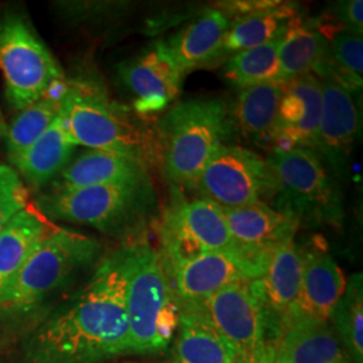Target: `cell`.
<instances>
[{
    "mask_svg": "<svg viewBox=\"0 0 363 363\" xmlns=\"http://www.w3.org/2000/svg\"><path fill=\"white\" fill-rule=\"evenodd\" d=\"M0 363H109L130 355L121 249L89 280L34 323L3 342Z\"/></svg>",
    "mask_w": 363,
    "mask_h": 363,
    "instance_id": "obj_1",
    "label": "cell"
},
{
    "mask_svg": "<svg viewBox=\"0 0 363 363\" xmlns=\"http://www.w3.org/2000/svg\"><path fill=\"white\" fill-rule=\"evenodd\" d=\"M99 240L52 228L0 289V340L18 334L67 298L78 279L100 262Z\"/></svg>",
    "mask_w": 363,
    "mask_h": 363,
    "instance_id": "obj_2",
    "label": "cell"
},
{
    "mask_svg": "<svg viewBox=\"0 0 363 363\" xmlns=\"http://www.w3.org/2000/svg\"><path fill=\"white\" fill-rule=\"evenodd\" d=\"M58 116L77 145L127 156L147 167L159 163L155 130L112 101L94 81H67Z\"/></svg>",
    "mask_w": 363,
    "mask_h": 363,
    "instance_id": "obj_3",
    "label": "cell"
},
{
    "mask_svg": "<svg viewBox=\"0 0 363 363\" xmlns=\"http://www.w3.org/2000/svg\"><path fill=\"white\" fill-rule=\"evenodd\" d=\"M120 249L125 271L130 354H163L177 335L181 308L160 255L143 241Z\"/></svg>",
    "mask_w": 363,
    "mask_h": 363,
    "instance_id": "obj_4",
    "label": "cell"
},
{
    "mask_svg": "<svg viewBox=\"0 0 363 363\" xmlns=\"http://www.w3.org/2000/svg\"><path fill=\"white\" fill-rule=\"evenodd\" d=\"M233 130L228 105L198 97L172 105L156 125L159 163L169 181L190 189Z\"/></svg>",
    "mask_w": 363,
    "mask_h": 363,
    "instance_id": "obj_5",
    "label": "cell"
},
{
    "mask_svg": "<svg viewBox=\"0 0 363 363\" xmlns=\"http://www.w3.org/2000/svg\"><path fill=\"white\" fill-rule=\"evenodd\" d=\"M34 206L46 220L86 225L112 237H130L154 218L157 196L151 179L49 190L37 196Z\"/></svg>",
    "mask_w": 363,
    "mask_h": 363,
    "instance_id": "obj_6",
    "label": "cell"
},
{
    "mask_svg": "<svg viewBox=\"0 0 363 363\" xmlns=\"http://www.w3.org/2000/svg\"><path fill=\"white\" fill-rule=\"evenodd\" d=\"M273 175L271 208L298 226H337L343 218L342 199L323 160L311 148L272 151L265 157Z\"/></svg>",
    "mask_w": 363,
    "mask_h": 363,
    "instance_id": "obj_7",
    "label": "cell"
},
{
    "mask_svg": "<svg viewBox=\"0 0 363 363\" xmlns=\"http://www.w3.org/2000/svg\"><path fill=\"white\" fill-rule=\"evenodd\" d=\"M0 70L6 99L16 111L35 103L52 82L65 79L48 46L18 13L0 19Z\"/></svg>",
    "mask_w": 363,
    "mask_h": 363,
    "instance_id": "obj_8",
    "label": "cell"
},
{
    "mask_svg": "<svg viewBox=\"0 0 363 363\" xmlns=\"http://www.w3.org/2000/svg\"><path fill=\"white\" fill-rule=\"evenodd\" d=\"M189 190L222 208L267 203L273 175L267 159L237 145H222Z\"/></svg>",
    "mask_w": 363,
    "mask_h": 363,
    "instance_id": "obj_9",
    "label": "cell"
},
{
    "mask_svg": "<svg viewBox=\"0 0 363 363\" xmlns=\"http://www.w3.org/2000/svg\"><path fill=\"white\" fill-rule=\"evenodd\" d=\"M220 250L238 252L220 206L198 198L177 202L167 210L160 228L159 252L166 269L183 259Z\"/></svg>",
    "mask_w": 363,
    "mask_h": 363,
    "instance_id": "obj_10",
    "label": "cell"
},
{
    "mask_svg": "<svg viewBox=\"0 0 363 363\" xmlns=\"http://www.w3.org/2000/svg\"><path fill=\"white\" fill-rule=\"evenodd\" d=\"M201 313L241 363L259 362L268 345L265 313L250 283L226 286L198 306L181 311Z\"/></svg>",
    "mask_w": 363,
    "mask_h": 363,
    "instance_id": "obj_11",
    "label": "cell"
},
{
    "mask_svg": "<svg viewBox=\"0 0 363 363\" xmlns=\"http://www.w3.org/2000/svg\"><path fill=\"white\" fill-rule=\"evenodd\" d=\"M267 259H256L238 252H208L164 268L179 308H190L237 283H252L264 271Z\"/></svg>",
    "mask_w": 363,
    "mask_h": 363,
    "instance_id": "obj_12",
    "label": "cell"
},
{
    "mask_svg": "<svg viewBox=\"0 0 363 363\" xmlns=\"http://www.w3.org/2000/svg\"><path fill=\"white\" fill-rule=\"evenodd\" d=\"M118 74L133 94L135 112L143 117L164 112L181 94L184 78L163 40L123 62L118 66Z\"/></svg>",
    "mask_w": 363,
    "mask_h": 363,
    "instance_id": "obj_13",
    "label": "cell"
},
{
    "mask_svg": "<svg viewBox=\"0 0 363 363\" xmlns=\"http://www.w3.org/2000/svg\"><path fill=\"white\" fill-rule=\"evenodd\" d=\"M301 283V252L291 238L271 250L264 271L252 281V291L262 306L268 340L274 343L289 325L291 311Z\"/></svg>",
    "mask_w": 363,
    "mask_h": 363,
    "instance_id": "obj_14",
    "label": "cell"
},
{
    "mask_svg": "<svg viewBox=\"0 0 363 363\" xmlns=\"http://www.w3.org/2000/svg\"><path fill=\"white\" fill-rule=\"evenodd\" d=\"M320 115L322 84L319 78L311 73L283 82L271 139L272 151H286L296 147L313 151Z\"/></svg>",
    "mask_w": 363,
    "mask_h": 363,
    "instance_id": "obj_15",
    "label": "cell"
},
{
    "mask_svg": "<svg viewBox=\"0 0 363 363\" xmlns=\"http://www.w3.org/2000/svg\"><path fill=\"white\" fill-rule=\"evenodd\" d=\"M322 84V115L313 151L335 172H345L359 132V113L350 89L334 79Z\"/></svg>",
    "mask_w": 363,
    "mask_h": 363,
    "instance_id": "obj_16",
    "label": "cell"
},
{
    "mask_svg": "<svg viewBox=\"0 0 363 363\" xmlns=\"http://www.w3.org/2000/svg\"><path fill=\"white\" fill-rule=\"evenodd\" d=\"M300 252L301 283L289 325L298 320L328 322L347 280L337 261L323 247L311 245L307 249L300 247Z\"/></svg>",
    "mask_w": 363,
    "mask_h": 363,
    "instance_id": "obj_17",
    "label": "cell"
},
{
    "mask_svg": "<svg viewBox=\"0 0 363 363\" xmlns=\"http://www.w3.org/2000/svg\"><path fill=\"white\" fill-rule=\"evenodd\" d=\"M222 211L237 250L252 259H267L272 249L295 238L298 232L296 222L268 203L259 202L242 208H222Z\"/></svg>",
    "mask_w": 363,
    "mask_h": 363,
    "instance_id": "obj_18",
    "label": "cell"
},
{
    "mask_svg": "<svg viewBox=\"0 0 363 363\" xmlns=\"http://www.w3.org/2000/svg\"><path fill=\"white\" fill-rule=\"evenodd\" d=\"M229 26L230 18L226 13L220 9H208L166 42L184 76L223 60L222 48Z\"/></svg>",
    "mask_w": 363,
    "mask_h": 363,
    "instance_id": "obj_19",
    "label": "cell"
},
{
    "mask_svg": "<svg viewBox=\"0 0 363 363\" xmlns=\"http://www.w3.org/2000/svg\"><path fill=\"white\" fill-rule=\"evenodd\" d=\"M151 181L148 167L127 156L89 150L74 160L52 181V191L76 190L91 186Z\"/></svg>",
    "mask_w": 363,
    "mask_h": 363,
    "instance_id": "obj_20",
    "label": "cell"
},
{
    "mask_svg": "<svg viewBox=\"0 0 363 363\" xmlns=\"http://www.w3.org/2000/svg\"><path fill=\"white\" fill-rule=\"evenodd\" d=\"M60 115V113H58ZM77 144L67 133L60 116L25 152L10 160L13 169L30 187L39 189L54 181L72 160Z\"/></svg>",
    "mask_w": 363,
    "mask_h": 363,
    "instance_id": "obj_21",
    "label": "cell"
},
{
    "mask_svg": "<svg viewBox=\"0 0 363 363\" xmlns=\"http://www.w3.org/2000/svg\"><path fill=\"white\" fill-rule=\"evenodd\" d=\"M274 345L286 363H351L330 322H295Z\"/></svg>",
    "mask_w": 363,
    "mask_h": 363,
    "instance_id": "obj_22",
    "label": "cell"
},
{
    "mask_svg": "<svg viewBox=\"0 0 363 363\" xmlns=\"http://www.w3.org/2000/svg\"><path fill=\"white\" fill-rule=\"evenodd\" d=\"M296 16L292 6L279 1H265L250 13L237 15L230 21L222 48V57L228 60L235 52L259 48L283 38L288 23Z\"/></svg>",
    "mask_w": 363,
    "mask_h": 363,
    "instance_id": "obj_23",
    "label": "cell"
},
{
    "mask_svg": "<svg viewBox=\"0 0 363 363\" xmlns=\"http://www.w3.org/2000/svg\"><path fill=\"white\" fill-rule=\"evenodd\" d=\"M174 363H241L229 345L196 311H181Z\"/></svg>",
    "mask_w": 363,
    "mask_h": 363,
    "instance_id": "obj_24",
    "label": "cell"
},
{
    "mask_svg": "<svg viewBox=\"0 0 363 363\" xmlns=\"http://www.w3.org/2000/svg\"><path fill=\"white\" fill-rule=\"evenodd\" d=\"M52 229L48 220L30 203L10 220L0 234V289Z\"/></svg>",
    "mask_w": 363,
    "mask_h": 363,
    "instance_id": "obj_25",
    "label": "cell"
},
{
    "mask_svg": "<svg viewBox=\"0 0 363 363\" xmlns=\"http://www.w3.org/2000/svg\"><path fill=\"white\" fill-rule=\"evenodd\" d=\"M283 82L240 89L232 109V121L252 140L271 143L281 99Z\"/></svg>",
    "mask_w": 363,
    "mask_h": 363,
    "instance_id": "obj_26",
    "label": "cell"
},
{
    "mask_svg": "<svg viewBox=\"0 0 363 363\" xmlns=\"http://www.w3.org/2000/svg\"><path fill=\"white\" fill-rule=\"evenodd\" d=\"M328 55V42L315 26H310L298 15L288 23L279 46L281 79L311 74Z\"/></svg>",
    "mask_w": 363,
    "mask_h": 363,
    "instance_id": "obj_27",
    "label": "cell"
},
{
    "mask_svg": "<svg viewBox=\"0 0 363 363\" xmlns=\"http://www.w3.org/2000/svg\"><path fill=\"white\" fill-rule=\"evenodd\" d=\"M337 340L351 363H363V279L355 273L330 316Z\"/></svg>",
    "mask_w": 363,
    "mask_h": 363,
    "instance_id": "obj_28",
    "label": "cell"
},
{
    "mask_svg": "<svg viewBox=\"0 0 363 363\" xmlns=\"http://www.w3.org/2000/svg\"><path fill=\"white\" fill-rule=\"evenodd\" d=\"M61 101L62 99L46 91L35 103L19 111L3 136L9 160L25 152L48 130L60 113Z\"/></svg>",
    "mask_w": 363,
    "mask_h": 363,
    "instance_id": "obj_29",
    "label": "cell"
},
{
    "mask_svg": "<svg viewBox=\"0 0 363 363\" xmlns=\"http://www.w3.org/2000/svg\"><path fill=\"white\" fill-rule=\"evenodd\" d=\"M279 46L280 39L230 55L223 67L225 77L240 89L262 84L283 82L279 62Z\"/></svg>",
    "mask_w": 363,
    "mask_h": 363,
    "instance_id": "obj_30",
    "label": "cell"
},
{
    "mask_svg": "<svg viewBox=\"0 0 363 363\" xmlns=\"http://www.w3.org/2000/svg\"><path fill=\"white\" fill-rule=\"evenodd\" d=\"M28 206V193L18 172L0 163V234L10 220Z\"/></svg>",
    "mask_w": 363,
    "mask_h": 363,
    "instance_id": "obj_31",
    "label": "cell"
},
{
    "mask_svg": "<svg viewBox=\"0 0 363 363\" xmlns=\"http://www.w3.org/2000/svg\"><path fill=\"white\" fill-rule=\"evenodd\" d=\"M363 1L362 0H347L339 1L335 6V13L337 22L345 30L354 34L362 35L363 30Z\"/></svg>",
    "mask_w": 363,
    "mask_h": 363,
    "instance_id": "obj_32",
    "label": "cell"
},
{
    "mask_svg": "<svg viewBox=\"0 0 363 363\" xmlns=\"http://www.w3.org/2000/svg\"><path fill=\"white\" fill-rule=\"evenodd\" d=\"M257 363H286L284 359L281 358V355L279 354L276 345L272 342H268L265 350L262 352L261 358Z\"/></svg>",
    "mask_w": 363,
    "mask_h": 363,
    "instance_id": "obj_33",
    "label": "cell"
},
{
    "mask_svg": "<svg viewBox=\"0 0 363 363\" xmlns=\"http://www.w3.org/2000/svg\"><path fill=\"white\" fill-rule=\"evenodd\" d=\"M6 127H7V124L4 123V118H3V115H1V112H0V138H1V136H4Z\"/></svg>",
    "mask_w": 363,
    "mask_h": 363,
    "instance_id": "obj_34",
    "label": "cell"
},
{
    "mask_svg": "<svg viewBox=\"0 0 363 363\" xmlns=\"http://www.w3.org/2000/svg\"><path fill=\"white\" fill-rule=\"evenodd\" d=\"M125 363H142V362H125Z\"/></svg>",
    "mask_w": 363,
    "mask_h": 363,
    "instance_id": "obj_35",
    "label": "cell"
}]
</instances>
